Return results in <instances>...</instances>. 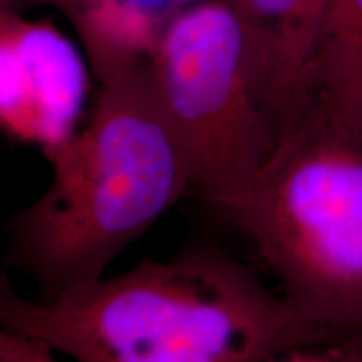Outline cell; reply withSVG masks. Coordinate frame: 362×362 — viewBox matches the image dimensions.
<instances>
[{"mask_svg": "<svg viewBox=\"0 0 362 362\" xmlns=\"http://www.w3.org/2000/svg\"><path fill=\"white\" fill-rule=\"evenodd\" d=\"M57 352L37 336L11 327L0 329V362H56Z\"/></svg>", "mask_w": 362, "mask_h": 362, "instance_id": "obj_9", "label": "cell"}, {"mask_svg": "<svg viewBox=\"0 0 362 362\" xmlns=\"http://www.w3.org/2000/svg\"><path fill=\"white\" fill-rule=\"evenodd\" d=\"M248 33L284 126L309 98L327 0H226Z\"/></svg>", "mask_w": 362, "mask_h": 362, "instance_id": "obj_6", "label": "cell"}, {"mask_svg": "<svg viewBox=\"0 0 362 362\" xmlns=\"http://www.w3.org/2000/svg\"><path fill=\"white\" fill-rule=\"evenodd\" d=\"M0 324L76 362H270L322 347L356 351L214 245L143 262L49 300L21 297L2 272Z\"/></svg>", "mask_w": 362, "mask_h": 362, "instance_id": "obj_1", "label": "cell"}, {"mask_svg": "<svg viewBox=\"0 0 362 362\" xmlns=\"http://www.w3.org/2000/svg\"><path fill=\"white\" fill-rule=\"evenodd\" d=\"M153 78L188 158L192 194L223 210L277 146L284 121L264 64L226 0H197L166 21Z\"/></svg>", "mask_w": 362, "mask_h": 362, "instance_id": "obj_4", "label": "cell"}, {"mask_svg": "<svg viewBox=\"0 0 362 362\" xmlns=\"http://www.w3.org/2000/svg\"><path fill=\"white\" fill-rule=\"evenodd\" d=\"M307 99L362 136V0H327Z\"/></svg>", "mask_w": 362, "mask_h": 362, "instance_id": "obj_7", "label": "cell"}, {"mask_svg": "<svg viewBox=\"0 0 362 362\" xmlns=\"http://www.w3.org/2000/svg\"><path fill=\"white\" fill-rule=\"evenodd\" d=\"M69 17L83 39L90 69L106 84L151 57L158 27L138 16L124 0H44Z\"/></svg>", "mask_w": 362, "mask_h": 362, "instance_id": "obj_8", "label": "cell"}, {"mask_svg": "<svg viewBox=\"0 0 362 362\" xmlns=\"http://www.w3.org/2000/svg\"><path fill=\"white\" fill-rule=\"evenodd\" d=\"M86 72L74 47L52 25L2 12V124L45 155L78 133Z\"/></svg>", "mask_w": 362, "mask_h": 362, "instance_id": "obj_5", "label": "cell"}, {"mask_svg": "<svg viewBox=\"0 0 362 362\" xmlns=\"http://www.w3.org/2000/svg\"><path fill=\"white\" fill-rule=\"evenodd\" d=\"M221 214L298 314L362 351V136L307 99Z\"/></svg>", "mask_w": 362, "mask_h": 362, "instance_id": "obj_3", "label": "cell"}, {"mask_svg": "<svg viewBox=\"0 0 362 362\" xmlns=\"http://www.w3.org/2000/svg\"><path fill=\"white\" fill-rule=\"evenodd\" d=\"M49 160V187L8 216L4 255L42 300L106 277L121 252L192 193L149 61L101 84L88 121Z\"/></svg>", "mask_w": 362, "mask_h": 362, "instance_id": "obj_2", "label": "cell"}, {"mask_svg": "<svg viewBox=\"0 0 362 362\" xmlns=\"http://www.w3.org/2000/svg\"><path fill=\"white\" fill-rule=\"evenodd\" d=\"M305 352L309 351H302V352H296V354H291V359L287 362H322L319 359H309V357H305ZM270 362H279V359L270 361ZM344 362H362V351H346Z\"/></svg>", "mask_w": 362, "mask_h": 362, "instance_id": "obj_10", "label": "cell"}]
</instances>
